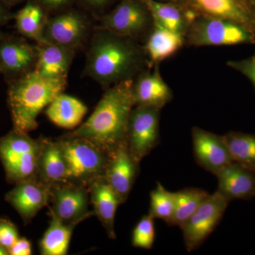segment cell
Returning a JSON list of instances; mask_svg holds the SVG:
<instances>
[{"mask_svg": "<svg viewBox=\"0 0 255 255\" xmlns=\"http://www.w3.org/2000/svg\"><path fill=\"white\" fill-rule=\"evenodd\" d=\"M150 67L144 46L137 40L99 26L92 33L83 75L108 88L134 80Z\"/></svg>", "mask_w": 255, "mask_h": 255, "instance_id": "6da1fadb", "label": "cell"}, {"mask_svg": "<svg viewBox=\"0 0 255 255\" xmlns=\"http://www.w3.org/2000/svg\"><path fill=\"white\" fill-rule=\"evenodd\" d=\"M133 80L108 87L91 116L69 134L90 140L109 155L127 144L129 119L135 106Z\"/></svg>", "mask_w": 255, "mask_h": 255, "instance_id": "7a4b0ae2", "label": "cell"}, {"mask_svg": "<svg viewBox=\"0 0 255 255\" xmlns=\"http://www.w3.org/2000/svg\"><path fill=\"white\" fill-rule=\"evenodd\" d=\"M66 86L67 79L44 78L34 71L8 83L7 103L13 129L28 133L37 128L38 115L63 93Z\"/></svg>", "mask_w": 255, "mask_h": 255, "instance_id": "3957f363", "label": "cell"}, {"mask_svg": "<svg viewBox=\"0 0 255 255\" xmlns=\"http://www.w3.org/2000/svg\"><path fill=\"white\" fill-rule=\"evenodd\" d=\"M67 167V182L88 188L105 177L110 155L82 137L67 134L56 139Z\"/></svg>", "mask_w": 255, "mask_h": 255, "instance_id": "277c9868", "label": "cell"}, {"mask_svg": "<svg viewBox=\"0 0 255 255\" xmlns=\"http://www.w3.org/2000/svg\"><path fill=\"white\" fill-rule=\"evenodd\" d=\"M42 147L43 138L33 139L14 129L0 137V161L9 184L37 179Z\"/></svg>", "mask_w": 255, "mask_h": 255, "instance_id": "5b68a950", "label": "cell"}, {"mask_svg": "<svg viewBox=\"0 0 255 255\" xmlns=\"http://www.w3.org/2000/svg\"><path fill=\"white\" fill-rule=\"evenodd\" d=\"M189 46H220L254 44L255 34L230 20L198 14L185 35Z\"/></svg>", "mask_w": 255, "mask_h": 255, "instance_id": "8992f818", "label": "cell"}, {"mask_svg": "<svg viewBox=\"0 0 255 255\" xmlns=\"http://www.w3.org/2000/svg\"><path fill=\"white\" fill-rule=\"evenodd\" d=\"M229 202L219 191H215L179 226L188 252L195 251L209 238L222 219Z\"/></svg>", "mask_w": 255, "mask_h": 255, "instance_id": "52a82bcc", "label": "cell"}, {"mask_svg": "<svg viewBox=\"0 0 255 255\" xmlns=\"http://www.w3.org/2000/svg\"><path fill=\"white\" fill-rule=\"evenodd\" d=\"M160 111L145 105L135 106L132 109L128 128L127 146L139 163L159 144Z\"/></svg>", "mask_w": 255, "mask_h": 255, "instance_id": "ba28073f", "label": "cell"}, {"mask_svg": "<svg viewBox=\"0 0 255 255\" xmlns=\"http://www.w3.org/2000/svg\"><path fill=\"white\" fill-rule=\"evenodd\" d=\"M90 200L88 188L69 182L53 184L50 186V216L75 227L95 215L89 209Z\"/></svg>", "mask_w": 255, "mask_h": 255, "instance_id": "9c48e42d", "label": "cell"}, {"mask_svg": "<svg viewBox=\"0 0 255 255\" xmlns=\"http://www.w3.org/2000/svg\"><path fill=\"white\" fill-rule=\"evenodd\" d=\"M38 58L36 45L21 35H0V75L6 83L34 71Z\"/></svg>", "mask_w": 255, "mask_h": 255, "instance_id": "30bf717a", "label": "cell"}, {"mask_svg": "<svg viewBox=\"0 0 255 255\" xmlns=\"http://www.w3.org/2000/svg\"><path fill=\"white\" fill-rule=\"evenodd\" d=\"M100 26L137 40L153 27V20L143 0H122L102 19Z\"/></svg>", "mask_w": 255, "mask_h": 255, "instance_id": "8fae6325", "label": "cell"}, {"mask_svg": "<svg viewBox=\"0 0 255 255\" xmlns=\"http://www.w3.org/2000/svg\"><path fill=\"white\" fill-rule=\"evenodd\" d=\"M90 26L91 24L83 15L68 11L47 18L43 38L45 42L77 51L90 36Z\"/></svg>", "mask_w": 255, "mask_h": 255, "instance_id": "7c38bea8", "label": "cell"}, {"mask_svg": "<svg viewBox=\"0 0 255 255\" xmlns=\"http://www.w3.org/2000/svg\"><path fill=\"white\" fill-rule=\"evenodd\" d=\"M14 185L5 194L4 199L17 211L24 225H27L50 204V186L38 179L23 181Z\"/></svg>", "mask_w": 255, "mask_h": 255, "instance_id": "4fadbf2b", "label": "cell"}, {"mask_svg": "<svg viewBox=\"0 0 255 255\" xmlns=\"http://www.w3.org/2000/svg\"><path fill=\"white\" fill-rule=\"evenodd\" d=\"M191 137L194 158L197 164L208 172L216 174L233 162L223 135L194 127Z\"/></svg>", "mask_w": 255, "mask_h": 255, "instance_id": "5bb4252c", "label": "cell"}, {"mask_svg": "<svg viewBox=\"0 0 255 255\" xmlns=\"http://www.w3.org/2000/svg\"><path fill=\"white\" fill-rule=\"evenodd\" d=\"M199 14L230 20L255 34V11L246 0H186Z\"/></svg>", "mask_w": 255, "mask_h": 255, "instance_id": "9a60e30c", "label": "cell"}, {"mask_svg": "<svg viewBox=\"0 0 255 255\" xmlns=\"http://www.w3.org/2000/svg\"><path fill=\"white\" fill-rule=\"evenodd\" d=\"M139 164L129 152L127 144L110 155L105 177L123 204L127 201L139 173Z\"/></svg>", "mask_w": 255, "mask_h": 255, "instance_id": "2e32d148", "label": "cell"}, {"mask_svg": "<svg viewBox=\"0 0 255 255\" xmlns=\"http://www.w3.org/2000/svg\"><path fill=\"white\" fill-rule=\"evenodd\" d=\"M141 72L134 79L132 94L135 106L162 108L173 98L170 87L164 82L157 65Z\"/></svg>", "mask_w": 255, "mask_h": 255, "instance_id": "e0dca14e", "label": "cell"}, {"mask_svg": "<svg viewBox=\"0 0 255 255\" xmlns=\"http://www.w3.org/2000/svg\"><path fill=\"white\" fill-rule=\"evenodd\" d=\"M89 192L94 214L105 228L108 237L115 240L117 238L114 228L116 213L119 206L123 204L120 197L105 177L94 181L89 187Z\"/></svg>", "mask_w": 255, "mask_h": 255, "instance_id": "ac0fdd59", "label": "cell"}, {"mask_svg": "<svg viewBox=\"0 0 255 255\" xmlns=\"http://www.w3.org/2000/svg\"><path fill=\"white\" fill-rule=\"evenodd\" d=\"M218 191L227 200H250L255 197V173L233 162L219 171Z\"/></svg>", "mask_w": 255, "mask_h": 255, "instance_id": "d6986e66", "label": "cell"}, {"mask_svg": "<svg viewBox=\"0 0 255 255\" xmlns=\"http://www.w3.org/2000/svg\"><path fill=\"white\" fill-rule=\"evenodd\" d=\"M143 1L150 11L154 23L184 36L191 23L199 14L187 3L182 5L155 0Z\"/></svg>", "mask_w": 255, "mask_h": 255, "instance_id": "ffe728a7", "label": "cell"}, {"mask_svg": "<svg viewBox=\"0 0 255 255\" xmlns=\"http://www.w3.org/2000/svg\"><path fill=\"white\" fill-rule=\"evenodd\" d=\"M38 58L34 72L50 79H67L76 51L65 47L43 42L36 43Z\"/></svg>", "mask_w": 255, "mask_h": 255, "instance_id": "44dd1931", "label": "cell"}, {"mask_svg": "<svg viewBox=\"0 0 255 255\" xmlns=\"http://www.w3.org/2000/svg\"><path fill=\"white\" fill-rule=\"evenodd\" d=\"M184 44V36L153 23L144 46L150 67L173 56Z\"/></svg>", "mask_w": 255, "mask_h": 255, "instance_id": "7402d4cb", "label": "cell"}, {"mask_svg": "<svg viewBox=\"0 0 255 255\" xmlns=\"http://www.w3.org/2000/svg\"><path fill=\"white\" fill-rule=\"evenodd\" d=\"M87 106L76 97L61 93L46 107V115L57 127L77 128L87 113Z\"/></svg>", "mask_w": 255, "mask_h": 255, "instance_id": "603a6c76", "label": "cell"}, {"mask_svg": "<svg viewBox=\"0 0 255 255\" xmlns=\"http://www.w3.org/2000/svg\"><path fill=\"white\" fill-rule=\"evenodd\" d=\"M37 179L50 186L67 182L66 163L56 140L43 138Z\"/></svg>", "mask_w": 255, "mask_h": 255, "instance_id": "cb8c5ba5", "label": "cell"}, {"mask_svg": "<svg viewBox=\"0 0 255 255\" xmlns=\"http://www.w3.org/2000/svg\"><path fill=\"white\" fill-rule=\"evenodd\" d=\"M15 27L19 35L33 40L38 43H43V31L47 18L41 6L29 1L14 16Z\"/></svg>", "mask_w": 255, "mask_h": 255, "instance_id": "d4e9b609", "label": "cell"}, {"mask_svg": "<svg viewBox=\"0 0 255 255\" xmlns=\"http://www.w3.org/2000/svg\"><path fill=\"white\" fill-rule=\"evenodd\" d=\"M49 226L39 243L42 255H65L75 227L65 224L54 216H50Z\"/></svg>", "mask_w": 255, "mask_h": 255, "instance_id": "484cf974", "label": "cell"}, {"mask_svg": "<svg viewBox=\"0 0 255 255\" xmlns=\"http://www.w3.org/2000/svg\"><path fill=\"white\" fill-rule=\"evenodd\" d=\"M223 137L233 162L255 173V135L229 132Z\"/></svg>", "mask_w": 255, "mask_h": 255, "instance_id": "4316f807", "label": "cell"}, {"mask_svg": "<svg viewBox=\"0 0 255 255\" xmlns=\"http://www.w3.org/2000/svg\"><path fill=\"white\" fill-rule=\"evenodd\" d=\"M175 193V207L174 214L167 224L180 226L195 212L209 194L198 188H187Z\"/></svg>", "mask_w": 255, "mask_h": 255, "instance_id": "83f0119b", "label": "cell"}, {"mask_svg": "<svg viewBox=\"0 0 255 255\" xmlns=\"http://www.w3.org/2000/svg\"><path fill=\"white\" fill-rule=\"evenodd\" d=\"M175 207V193L166 190L157 182V187L150 193V204L148 214L154 219L168 222L174 214Z\"/></svg>", "mask_w": 255, "mask_h": 255, "instance_id": "f1b7e54d", "label": "cell"}, {"mask_svg": "<svg viewBox=\"0 0 255 255\" xmlns=\"http://www.w3.org/2000/svg\"><path fill=\"white\" fill-rule=\"evenodd\" d=\"M155 238L154 219L150 215L142 216L132 231V245L135 248L150 250Z\"/></svg>", "mask_w": 255, "mask_h": 255, "instance_id": "f546056e", "label": "cell"}, {"mask_svg": "<svg viewBox=\"0 0 255 255\" xmlns=\"http://www.w3.org/2000/svg\"><path fill=\"white\" fill-rule=\"evenodd\" d=\"M19 238L18 228L9 219L0 218V245L9 251Z\"/></svg>", "mask_w": 255, "mask_h": 255, "instance_id": "4dcf8cb0", "label": "cell"}, {"mask_svg": "<svg viewBox=\"0 0 255 255\" xmlns=\"http://www.w3.org/2000/svg\"><path fill=\"white\" fill-rule=\"evenodd\" d=\"M227 65L246 76L255 89V53L246 59L230 60Z\"/></svg>", "mask_w": 255, "mask_h": 255, "instance_id": "1f68e13d", "label": "cell"}, {"mask_svg": "<svg viewBox=\"0 0 255 255\" xmlns=\"http://www.w3.org/2000/svg\"><path fill=\"white\" fill-rule=\"evenodd\" d=\"M9 255H31L32 254V246L27 238H18L14 245L8 251Z\"/></svg>", "mask_w": 255, "mask_h": 255, "instance_id": "d6a6232c", "label": "cell"}, {"mask_svg": "<svg viewBox=\"0 0 255 255\" xmlns=\"http://www.w3.org/2000/svg\"><path fill=\"white\" fill-rule=\"evenodd\" d=\"M14 17L12 14L0 3V35L3 33L2 28Z\"/></svg>", "mask_w": 255, "mask_h": 255, "instance_id": "836d02e7", "label": "cell"}, {"mask_svg": "<svg viewBox=\"0 0 255 255\" xmlns=\"http://www.w3.org/2000/svg\"><path fill=\"white\" fill-rule=\"evenodd\" d=\"M68 1V0H41L43 4L52 8L59 7Z\"/></svg>", "mask_w": 255, "mask_h": 255, "instance_id": "e575fe53", "label": "cell"}, {"mask_svg": "<svg viewBox=\"0 0 255 255\" xmlns=\"http://www.w3.org/2000/svg\"><path fill=\"white\" fill-rule=\"evenodd\" d=\"M83 1L91 6L100 7V6H103L108 4L111 0H83Z\"/></svg>", "mask_w": 255, "mask_h": 255, "instance_id": "d590c367", "label": "cell"}, {"mask_svg": "<svg viewBox=\"0 0 255 255\" xmlns=\"http://www.w3.org/2000/svg\"><path fill=\"white\" fill-rule=\"evenodd\" d=\"M0 255H9L7 250L0 245Z\"/></svg>", "mask_w": 255, "mask_h": 255, "instance_id": "8d00e7d4", "label": "cell"}, {"mask_svg": "<svg viewBox=\"0 0 255 255\" xmlns=\"http://www.w3.org/2000/svg\"><path fill=\"white\" fill-rule=\"evenodd\" d=\"M252 4H253V7H254L255 11V0H253V2H252Z\"/></svg>", "mask_w": 255, "mask_h": 255, "instance_id": "74e56055", "label": "cell"}, {"mask_svg": "<svg viewBox=\"0 0 255 255\" xmlns=\"http://www.w3.org/2000/svg\"><path fill=\"white\" fill-rule=\"evenodd\" d=\"M246 1H248V2H250V3H251V4H252V2H253V0H246ZM252 5H253V4H252Z\"/></svg>", "mask_w": 255, "mask_h": 255, "instance_id": "f35d334b", "label": "cell"}, {"mask_svg": "<svg viewBox=\"0 0 255 255\" xmlns=\"http://www.w3.org/2000/svg\"><path fill=\"white\" fill-rule=\"evenodd\" d=\"M6 1H17V0H6Z\"/></svg>", "mask_w": 255, "mask_h": 255, "instance_id": "ab89813d", "label": "cell"}, {"mask_svg": "<svg viewBox=\"0 0 255 255\" xmlns=\"http://www.w3.org/2000/svg\"><path fill=\"white\" fill-rule=\"evenodd\" d=\"M170 1H176V0H170Z\"/></svg>", "mask_w": 255, "mask_h": 255, "instance_id": "60d3db41", "label": "cell"}]
</instances>
